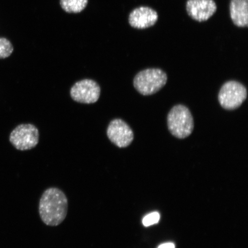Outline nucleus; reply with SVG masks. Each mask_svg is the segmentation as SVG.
I'll return each mask as SVG.
<instances>
[{"mask_svg": "<svg viewBox=\"0 0 248 248\" xmlns=\"http://www.w3.org/2000/svg\"><path fill=\"white\" fill-rule=\"evenodd\" d=\"M39 215L46 225L57 226L66 218L68 200L61 189L51 187L46 189L39 202Z\"/></svg>", "mask_w": 248, "mask_h": 248, "instance_id": "obj_1", "label": "nucleus"}, {"mask_svg": "<svg viewBox=\"0 0 248 248\" xmlns=\"http://www.w3.org/2000/svg\"><path fill=\"white\" fill-rule=\"evenodd\" d=\"M167 125L170 133L175 138L182 139L188 137L194 127L191 111L185 105H175L167 116Z\"/></svg>", "mask_w": 248, "mask_h": 248, "instance_id": "obj_2", "label": "nucleus"}, {"mask_svg": "<svg viewBox=\"0 0 248 248\" xmlns=\"http://www.w3.org/2000/svg\"><path fill=\"white\" fill-rule=\"evenodd\" d=\"M167 76L160 69H148L137 74L133 80V85L143 95L155 94L166 85Z\"/></svg>", "mask_w": 248, "mask_h": 248, "instance_id": "obj_3", "label": "nucleus"}, {"mask_svg": "<svg viewBox=\"0 0 248 248\" xmlns=\"http://www.w3.org/2000/svg\"><path fill=\"white\" fill-rule=\"evenodd\" d=\"M247 98V90L242 83L229 80L221 87L218 94V101L226 110H234L240 107Z\"/></svg>", "mask_w": 248, "mask_h": 248, "instance_id": "obj_4", "label": "nucleus"}, {"mask_svg": "<svg viewBox=\"0 0 248 248\" xmlns=\"http://www.w3.org/2000/svg\"><path fill=\"white\" fill-rule=\"evenodd\" d=\"M39 140V130L31 124H21L12 131L9 141L14 147L20 151H27L35 148Z\"/></svg>", "mask_w": 248, "mask_h": 248, "instance_id": "obj_5", "label": "nucleus"}, {"mask_svg": "<svg viewBox=\"0 0 248 248\" xmlns=\"http://www.w3.org/2000/svg\"><path fill=\"white\" fill-rule=\"evenodd\" d=\"M100 94V85L95 80L89 79L77 82L70 90L71 98L82 104H94L98 100Z\"/></svg>", "mask_w": 248, "mask_h": 248, "instance_id": "obj_6", "label": "nucleus"}, {"mask_svg": "<svg viewBox=\"0 0 248 248\" xmlns=\"http://www.w3.org/2000/svg\"><path fill=\"white\" fill-rule=\"evenodd\" d=\"M107 133L110 141L119 148L128 147L134 139V134L131 127L120 119L111 121Z\"/></svg>", "mask_w": 248, "mask_h": 248, "instance_id": "obj_7", "label": "nucleus"}, {"mask_svg": "<svg viewBox=\"0 0 248 248\" xmlns=\"http://www.w3.org/2000/svg\"><path fill=\"white\" fill-rule=\"evenodd\" d=\"M214 0H187L186 11L191 18L198 22L208 20L217 11Z\"/></svg>", "mask_w": 248, "mask_h": 248, "instance_id": "obj_8", "label": "nucleus"}, {"mask_svg": "<svg viewBox=\"0 0 248 248\" xmlns=\"http://www.w3.org/2000/svg\"><path fill=\"white\" fill-rule=\"evenodd\" d=\"M156 11L148 7H140L134 9L129 16L130 26L134 29L143 30L154 26L158 20Z\"/></svg>", "mask_w": 248, "mask_h": 248, "instance_id": "obj_9", "label": "nucleus"}, {"mask_svg": "<svg viewBox=\"0 0 248 248\" xmlns=\"http://www.w3.org/2000/svg\"><path fill=\"white\" fill-rule=\"evenodd\" d=\"M230 14L235 26L247 28L248 26V0H231Z\"/></svg>", "mask_w": 248, "mask_h": 248, "instance_id": "obj_10", "label": "nucleus"}, {"mask_svg": "<svg viewBox=\"0 0 248 248\" xmlns=\"http://www.w3.org/2000/svg\"><path fill=\"white\" fill-rule=\"evenodd\" d=\"M88 0H60L63 11L69 14H78L84 10Z\"/></svg>", "mask_w": 248, "mask_h": 248, "instance_id": "obj_11", "label": "nucleus"}, {"mask_svg": "<svg viewBox=\"0 0 248 248\" xmlns=\"http://www.w3.org/2000/svg\"><path fill=\"white\" fill-rule=\"evenodd\" d=\"M14 51V46L9 40L0 38V59H5L10 57Z\"/></svg>", "mask_w": 248, "mask_h": 248, "instance_id": "obj_12", "label": "nucleus"}, {"mask_svg": "<svg viewBox=\"0 0 248 248\" xmlns=\"http://www.w3.org/2000/svg\"><path fill=\"white\" fill-rule=\"evenodd\" d=\"M160 215L157 212L149 214L142 219V224L145 226H150L157 224L159 221Z\"/></svg>", "mask_w": 248, "mask_h": 248, "instance_id": "obj_13", "label": "nucleus"}, {"mask_svg": "<svg viewBox=\"0 0 248 248\" xmlns=\"http://www.w3.org/2000/svg\"><path fill=\"white\" fill-rule=\"evenodd\" d=\"M157 248H175V245L171 243L163 244Z\"/></svg>", "mask_w": 248, "mask_h": 248, "instance_id": "obj_14", "label": "nucleus"}]
</instances>
